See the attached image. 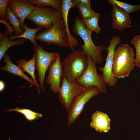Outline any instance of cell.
<instances>
[{
    "label": "cell",
    "mask_w": 140,
    "mask_h": 140,
    "mask_svg": "<svg viewBox=\"0 0 140 140\" xmlns=\"http://www.w3.org/2000/svg\"><path fill=\"white\" fill-rule=\"evenodd\" d=\"M72 30L74 33L79 36L83 41L84 44L80 45L81 50L86 55H89L96 64L103 63L102 53L105 47L101 44L95 45L91 39L92 31L86 27L82 18L79 16H76L73 18Z\"/></svg>",
    "instance_id": "cell-1"
},
{
    "label": "cell",
    "mask_w": 140,
    "mask_h": 140,
    "mask_svg": "<svg viewBox=\"0 0 140 140\" xmlns=\"http://www.w3.org/2000/svg\"><path fill=\"white\" fill-rule=\"evenodd\" d=\"M121 42V38L117 36H113L110 41L108 46L105 48L108 52L103 67H99V70L102 73L104 80L106 84L110 87L115 86L117 79L115 77L112 71L114 55L115 48Z\"/></svg>",
    "instance_id": "cell-10"
},
{
    "label": "cell",
    "mask_w": 140,
    "mask_h": 140,
    "mask_svg": "<svg viewBox=\"0 0 140 140\" xmlns=\"http://www.w3.org/2000/svg\"><path fill=\"white\" fill-rule=\"evenodd\" d=\"M131 43L134 45L136 50V57L135 59V66L140 68V34L134 37Z\"/></svg>",
    "instance_id": "cell-26"
},
{
    "label": "cell",
    "mask_w": 140,
    "mask_h": 140,
    "mask_svg": "<svg viewBox=\"0 0 140 140\" xmlns=\"http://www.w3.org/2000/svg\"><path fill=\"white\" fill-rule=\"evenodd\" d=\"M110 120L105 113L96 111L92 115L90 126L97 131L107 132L110 129Z\"/></svg>",
    "instance_id": "cell-15"
},
{
    "label": "cell",
    "mask_w": 140,
    "mask_h": 140,
    "mask_svg": "<svg viewBox=\"0 0 140 140\" xmlns=\"http://www.w3.org/2000/svg\"><path fill=\"white\" fill-rule=\"evenodd\" d=\"M10 0H0V20L6 21V9Z\"/></svg>",
    "instance_id": "cell-27"
},
{
    "label": "cell",
    "mask_w": 140,
    "mask_h": 140,
    "mask_svg": "<svg viewBox=\"0 0 140 140\" xmlns=\"http://www.w3.org/2000/svg\"><path fill=\"white\" fill-rule=\"evenodd\" d=\"M11 57L7 53H5L3 57L2 61L5 65L0 67L1 70L5 71L14 75L19 76L28 82L31 86L36 87L35 83L33 79L28 77L18 65L14 64L10 60Z\"/></svg>",
    "instance_id": "cell-16"
},
{
    "label": "cell",
    "mask_w": 140,
    "mask_h": 140,
    "mask_svg": "<svg viewBox=\"0 0 140 140\" xmlns=\"http://www.w3.org/2000/svg\"><path fill=\"white\" fill-rule=\"evenodd\" d=\"M88 62L87 56L81 50L72 51L62 62L63 75L69 82H76L85 71Z\"/></svg>",
    "instance_id": "cell-3"
},
{
    "label": "cell",
    "mask_w": 140,
    "mask_h": 140,
    "mask_svg": "<svg viewBox=\"0 0 140 140\" xmlns=\"http://www.w3.org/2000/svg\"><path fill=\"white\" fill-rule=\"evenodd\" d=\"M100 16V15L99 13L91 17L82 19V21L87 29L99 34L100 31L99 25V20Z\"/></svg>",
    "instance_id": "cell-23"
},
{
    "label": "cell",
    "mask_w": 140,
    "mask_h": 140,
    "mask_svg": "<svg viewBox=\"0 0 140 140\" xmlns=\"http://www.w3.org/2000/svg\"><path fill=\"white\" fill-rule=\"evenodd\" d=\"M88 65L84 72L76 82L83 86L86 89L92 86L99 88L101 93H106L107 84L105 82L102 74H99L97 71L96 64L91 56L87 54Z\"/></svg>",
    "instance_id": "cell-7"
},
{
    "label": "cell",
    "mask_w": 140,
    "mask_h": 140,
    "mask_svg": "<svg viewBox=\"0 0 140 140\" xmlns=\"http://www.w3.org/2000/svg\"><path fill=\"white\" fill-rule=\"evenodd\" d=\"M61 81V84L59 92L58 99L68 112L74 99L86 89L76 82H69L63 75Z\"/></svg>",
    "instance_id": "cell-8"
},
{
    "label": "cell",
    "mask_w": 140,
    "mask_h": 140,
    "mask_svg": "<svg viewBox=\"0 0 140 140\" xmlns=\"http://www.w3.org/2000/svg\"><path fill=\"white\" fill-rule=\"evenodd\" d=\"M35 39L48 45L53 44L62 48H69L63 19L36 34Z\"/></svg>",
    "instance_id": "cell-4"
},
{
    "label": "cell",
    "mask_w": 140,
    "mask_h": 140,
    "mask_svg": "<svg viewBox=\"0 0 140 140\" xmlns=\"http://www.w3.org/2000/svg\"><path fill=\"white\" fill-rule=\"evenodd\" d=\"M22 28L25 30L24 33L22 34L17 36H8V39L10 40H13L17 38H22L30 40L34 46H36L38 44L36 41V33L38 31L42 30V29L38 26L34 28H29L27 26L26 24L24 22Z\"/></svg>",
    "instance_id": "cell-19"
},
{
    "label": "cell",
    "mask_w": 140,
    "mask_h": 140,
    "mask_svg": "<svg viewBox=\"0 0 140 140\" xmlns=\"http://www.w3.org/2000/svg\"><path fill=\"white\" fill-rule=\"evenodd\" d=\"M26 18L37 26L45 29L51 27L54 23L63 19L61 11L52 7L37 6Z\"/></svg>",
    "instance_id": "cell-5"
},
{
    "label": "cell",
    "mask_w": 140,
    "mask_h": 140,
    "mask_svg": "<svg viewBox=\"0 0 140 140\" xmlns=\"http://www.w3.org/2000/svg\"><path fill=\"white\" fill-rule=\"evenodd\" d=\"M5 85L4 82L2 80L0 81V91H2L5 88Z\"/></svg>",
    "instance_id": "cell-28"
},
{
    "label": "cell",
    "mask_w": 140,
    "mask_h": 140,
    "mask_svg": "<svg viewBox=\"0 0 140 140\" xmlns=\"http://www.w3.org/2000/svg\"><path fill=\"white\" fill-rule=\"evenodd\" d=\"M29 3L36 6L44 8L47 6L52 8L61 11L62 1L60 0H28Z\"/></svg>",
    "instance_id": "cell-21"
},
{
    "label": "cell",
    "mask_w": 140,
    "mask_h": 140,
    "mask_svg": "<svg viewBox=\"0 0 140 140\" xmlns=\"http://www.w3.org/2000/svg\"><path fill=\"white\" fill-rule=\"evenodd\" d=\"M49 72L45 82L50 85V89L53 93H59L60 88V83L63 75V70L60 56L57 52L55 61L49 67Z\"/></svg>",
    "instance_id": "cell-11"
},
{
    "label": "cell",
    "mask_w": 140,
    "mask_h": 140,
    "mask_svg": "<svg viewBox=\"0 0 140 140\" xmlns=\"http://www.w3.org/2000/svg\"><path fill=\"white\" fill-rule=\"evenodd\" d=\"M82 17V19L91 17L98 15L91 8L90 4L80 3L76 5Z\"/></svg>",
    "instance_id": "cell-24"
},
{
    "label": "cell",
    "mask_w": 140,
    "mask_h": 140,
    "mask_svg": "<svg viewBox=\"0 0 140 140\" xmlns=\"http://www.w3.org/2000/svg\"><path fill=\"white\" fill-rule=\"evenodd\" d=\"M107 1L110 5L118 6L129 13L137 12L140 10V4L133 5L117 0Z\"/></svg>",
    "instance_id": "cell-22"
},
{
    "label": "cell",
    "mask_w": 140,
    "mask_h": 140,
    "mask_svg": "<svg viewBox=\"0 0 140 140\" xmlns=\"http://www.w3.org/2000/svg\"><path fill=\"white\" fill-rule=\"evenodd\" d=\"M6 12L7 19L9 24L12 25L14 29L15 36H18L22 34L24 31L21 28L20 22L10 10L8 5L6 8Z\"/></svg>",
    "instance_id": "cell-20"
},
{
    "label": "cell",
    "mask_w": 140,
    "mask_h": 140,
    "mask_svg": "<svg viewBox=\"0 0 140 140\" xmlns=\"http://www.w3.org/2000/svg\"><path fill=\"white\" fill-rule=\"evenodd\" d=\"M33 49L36 55V67L37 72L39 88L43 92H45L44 82L46 73L50 66L55 61L57 52L46 51L43 47L38 44L34 46Z\"/></svg>",
    "instance_id": "cell-6"
},
{
    "label": "cell",
    "mask_w": 140,
    "mask_h": 140,
    "mask_svg": "<svg viewBox=\"0 0 140 140\" xmlns=\"http://www.w3.org/2000/svg\"><path fill=\"white\" fill-rule=\"evenodd\" d=\"M101 93L99 89L95 86L90 87L76 97L73 101L68 112L67 124L72 125L78 119L83 110L85 104L91 98Z\"/></svg>",
    "instance_id": "cell-9"
},
{
    "label": "cell",
    "mask_w": 140,
    "mask_h": 140,
    "mask_svg": "<svg viewBox=\"0 0 140 140\" xmlns=\"http://www.w3.org/2000/svg\"><path fill=\"white\" fill-rule=\"evenodd\" d=\"M36 55L34 54L31 59L28 61L26 59H21L16 62L17 65L23 71L28 73L32 78L36 85L38 93H40L39 84L36 79L35 71L36 67Z\"/></svg>",
    "instance_id": "cell-18"
},
{
    "label": "cell",
    "mask_w": 140,
    "mask_h": 140,
    "mask_svg": "<svg viewBox=\"0 0 140 140\" xmlns=\"http://www.w3.org/2000/svg\"><path fill=\"white\" fill-rule=\"evenodd\" d=\"M134 50L128 44H120L115 50L112 71L116 79L128 77L135 66Z\"/></svg>",
    "instance_id": "cell-2"
},
{
    "label": "cell",
    "mask_w": 140,
    "mask_h": 140,
    "mask_svg": "<svg viewBox=\"0 0 140 140\" xmlns=\"http://www.w3.org/2000/svg\"><path fill=\"white\" fill-rule=\"evenodd\" d=\"M8 5L20 21L21 28L25 19L32 12L36 7L27 0H10Z\"/></svg>",
    "instance_id": "cell-12"
},
{
    "label": "cell",
    "mask_w": 140,
    "mask_h": 140,
    "mask_svg": "<svg viewBox=\"0 0 140 140\" xmlns=\"http://www.w3.org/2000/svg\"><path fill=\"white\" fill-rule=\"evenodd\" d=\"M6 110L18 112L23 114L26 119L29 121L37 120L42 116L41 114L35 112L30 109L26 108H16L14 109L8 110Z\"/></svg>",
    "instance_id": "cell-25"
},
{
    "label": "cell",
    "mask_w": 140,
    "mask_h": 140,
    "mask_svg": "<svg viewBox=\"0 0 140 140\" xmlns=\"http://www.w3.org/2000/svg\"><path fill=\"white\" fill-rule=\"evenodd\" d=\"M4 34L0 33V60L6 53V52L10 48L15 45L19 46L26 43L28 40L23 38H18L13 40H10L8 38L9 30L7 27L3 29Z\"/></svg>",
    "instance_id": "cell-17"
},
{
    "label": "cell",
    "mask_w": 140,
    "mask_h": 140,
    "mask_svg": "<svg viewBox=\"0 0 140 140\" xmlns=\"http://www.w3.org/2000/svg\"><path fill=\"white\" fill-rule=\"evenodd\" d=\"M76 6L72 0H62L61 11L69 45V48L72 51L74 50L78 44L79 42L78 40L72 36L70 33L68 23V15L70 9L74 8Z\"/></svg>",
    "instance_id": "cell-14"
},
{
    "label": "cell",
    "mask_w": 140,
    "mask_h": 140,
    "mask_svg": "<svg viewBox=\"0 0 140 140\" xmlns=\"http://www.w3.org/2000/svg\"><path fill=\"white\" fill-rule=\"evenodd\" d=\"M112 6L111 16L113 28L121 31L130 27L131 20L129 13L118 6Z\"/></svg>",
    "instance_id": "cell-13"
}]
</instances>
